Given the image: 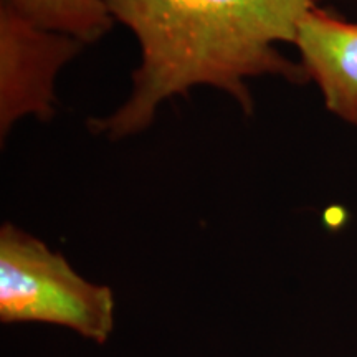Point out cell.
Wrapping results in <instances>:
<instances>
[{
	"instance_id": "cell-2",
	"label": "cell",
	"mask_w": 357,
	"mask_h": 357,
	"mask_svg": "<svg viewBox=\"0 0 357 357\" xmlns=\"http://www.w3.org/2000/svg\"><path fill=\"white\" fill-rule=\"evenodd\" d=\"M114 22L137 38L141 63L132 89L114 113L89 123L109 139L139 134L153 124L160 102L195 86L199 52V0H102Z\"/></svg>"
},
{
	"instance_id": "cell-3",
	"label": "cell",
	"mask_w": 357,
	"mask_h": 357,
	"mask_svg": "<svg viewBox=\"0 0 357 357\" xmlns=\"http://www.w3.org/2000/svg\"><path fill=\"white\" fill-rule=\"evenodd\" d=\"M0 319L48 323L102 344L114 329L111 288L84 280L61 253L12 223L0 229Z\"/></svg>"
},
{
	"instance_id": "cell-7",
	"label": "cell",
	"mask_w": 357,
	"mask_h": 357,
	"mask_svg": "<svg viewBox=\"0 0 357 357\" xmlns=\"http://www.w3.org/2000/svg\"><path fill=\"white\" fill-rule=\"evenodd\" d=\"M312 2H316V0H312Z\"/></svg>"
},
{
	"instance_id": "cell-5",
	"label": "cell",
	"mask_w": 357,
	"mask_h": 357,
	"mask_svg": "<svg viewBox=\"0 0 357 357\" xmlns=\"http://www.w3.org/2000/svg\"><path fill=\"white\" fill-rule=\"evenodd\" d=\"M303 68L314 79L331 113L357 126V24L312 7L296 42Z\"/></svg>"
},
{
	"instance_id": "cell-1",
	"label": "cell",
	"mask_w": 357,
	"mask_h": 357,
	"mask_svg": "<svg viewBox=\"0 0 357 357\" xmlns=\"http://www.w3.org/2000/svg\"><path fill=\"white\" fill-rule=\"evenodd\" d=\"M199 52L195 82L222 89L252 114L247 79L281 77L300 83L307 78L273 47L296 42L298 29L312 0H199Z\"/></svg>"
},
{
	"instance_id": "cell-6",
	"label": "cell",
	"mask_w": 357,
	"mask_h": 357,
	"mask_svg": "<svg viewBox=\"0 0 357 357\" xmlns=\"http://www.w3.org/2000/svg\"><path fill=\"white\" fill-rule=\"evenodd\" d=\"M0 7L84 45L98 42L114 24L102 0H0Z\"/></svg>"
},
{
	"instance_id": "cell-4",
	"label": "cell",
	"mask_w": 357,
	"mask_h": 357,
	"mask_svg": "<svg viewBox=\"0 0 357 357\" xmlns=\"http://www.w3.org/2000/svg\"><path fill=\"white\" fill-rule=\"evenodd\" d=\"M84 48L70 35L52 32L0 7V137L19 119L47 121L55 114V79Z\"/></svg>"
}]
</instances>
